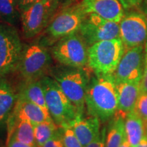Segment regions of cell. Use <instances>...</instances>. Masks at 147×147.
<instances>
[{"label":"cell","instance_id":"37","mask_svg":"<svg viewBox=\"0 0 147 147\" xmlns=\"http://www.w3.org/2000/svg\"><path fill=\"white\" fill-rule=\"evenodd\" d=\"M146 16H147V15H146Z\"/></svg>","mask_w":147,"mask_h":147},{"label":"cell","instance_id":"12","mask_svg":"<svg viewBox=\"0 0 147 147\" xmlns=\"http://www.w3.org/2000/svg\"><path fill=\"white\" fill-rule=\"evenodd\" d=\"M85 14L77 5L66 9L58 14L48 25L47 33L51 38L61 39L79 32Z\"/></svg>","mask_w":147,"mask_h":147},{"label":"cell","instance_id":"7","mask_svg":"<svg viewBox=\"0 0 147 147\" xmlns=\"http://www.w3.org/2000/svg\"><path fill=\"white\" fill-rule=\"evenodd\" d=\"M23 46L14 25H0V78L15 71Z\"/></svg>","mask_w":147,"mask_h":147},{"label":"cell","instance_id":"19","mask_svg":"<svg viewBox=\"0 0 147 147\" xmlns=\"http://www.w3.org/2000/svg\"><path fill=\"white\" fill-rule=\"evenodd\" d=\"M18 96L39 106L46 113L49 114L40 79L24 81L18 89Z\"/></svg>","mask_w":147,"mask_h":147},{"label":"cell","instance_id":"17","mask_svg":"<svg viewBox=\"0 0 147 147\" xmlns=\"http://www.w3.org/2000/svg\"><path fill=\"white\" fill-rule=\"evenodd\" d=\"M7 139L14 138L25 144L36 146L34 125L25 119H18L10 115L7 122Z\"/></svg>","mask_w":147,"mask_h":147},{"label":"cell","instance_id":"34","mask_svg":"<svg viewBox=\"0 0 147 147\" xmlns=\"http://www.w3.org/2000/svg\"><path fill=\"white\" fill-rule=\"evenodd\" d=\"M120 147H131V146L129 144V143L128 142V141H127V138H125L124 140V141L123 142L122 144H121Z\"/></svg>","mask_w":147,"mask_h":147},{"label":"cell","instance_id":"5","mask_svg":"<svg viewBox=\"0 0 147 147\" xmlns=\"http://www.w3.org/2000/svg\"><path fill=\"white\" fill-rule=\"evenodd\" d=\"M52 57L46 48L39 44L24 45L15 71L24 81L38 80L51 69Z\"/></svg>","mask_w":147,"mask_h":147},{"label":"cell","instance_id":"31","mask_svg":"<svg viewBox=\"0 0 147 147\" xmlns=\"http://www.w3.org/2000/svg\"><path fill=\"white\" fill-rule=\"evenodd\" d=\"M7 147H38L36 146H31V145L25 144L14 138H10L8 141H6Z\"/></svg>","mask_w":147,"mask_h":147},{"label":"cell","instance_id":"22","mask_svg":"<svg viewBox=\"0 0 147 147\" xmlns=\"http://www.w3.org/2000/svg\"><path fill=\"white\" fill-rule=\"evenodd\" d=\"M34 136L36 144L38 147H42L58 131L59 127L53 120L46 121L34 125Z\"/></svg>","mask_w":147,"mask_h":147},{"label":"cell","instance_id":"20","mask_svg":"<svg viewBox=\"0 0 147 147\" xmlns=\"http://www.w3.org/2000/svg\"><path fill=\"white\" fill-rule=\"evenodd\" d=\"M126 138L131 147H136L146 133L145 123L135 110L124 118Z\"/></svg>","mask_w":147,"mask_h":147},{"label":"cell","instance_id":"28","mask_svg":"<svg viewBox=\"0 0 147 147\" xmlns=\"http://www.w3.org/2000/svg\"><path fill=\"white\" fill-rule=\"evenodd\" d=\"M106 129H103L98 136L84 147H106Z\"/></svg>","mask_w":147,"mask_h":147},{"label":"cell","instance_id":"14","mask_svg":"<svg viewBox=\"0 0 147 147\" xmlns=\"http://www.w3.org/2000/svg\"><path fill=\"white\" fill-rule=\"evenodd\" d=\"M118 92V108L115 115L125 118L128 113L135 109L140 95V83L119 82L117 83Z\"/></svg>","mask_w":147,"mask_h":147},{"label":"cell","instance_id":"8","mask_svg":"<svg viewBox=\"0 0 147 147\" xmlns=\"http://www.w3.org/2000/svg\"><path fill=\"white\" fill-rule=\"evenodd\" d=\"M78 33L88 47L103 40L120 38L119 23L108 21L95 14H86Z\"/></svg>","mask_w":147,"mask_h":147},{"label":"cell","instance_id":"10","mask_svg":"<svg viewBox=\"0 0 147 147\" xmlns=\"http://www.w3.org/2000/svg\"><path fill=\"white\" fill-rule=\"evenodd\" d=\"M144 45L127 49L113 75L116 82L140 83L144 68Z\"/></svg>","mask_w":147,"mask_h":147},{"label":"cell","instance_id":"32","mask_svg":"<svg viewBox=\"0 0 147 147\" xmlns=\"http://www.w3.org/2000/svg\"><path fill=\"white\" fill-rule=\"evenodd\" d=\"M136 147H147V134L145 133V135L143 137V138L141 140L138 145Z\"/></svg>","mask_w":147,"mask_h":147},{"label":"cell","instance_id":"15","mask_svg":"<svg viewBox=\"0 0 147 147\" xmlns=\"http://www.w3.org/2000/svg\"><path fill=\"white\" fill-rule=\"evenodd\" d=\"M100 123L97 117L89 115L84 118L82 115L78 116L69 126L84 147L94 140L100 134Z\"/></svg>","mask_w":147,"mask_h":147},{"label":"cell","instance_id":"25","mask_svg":"<svg viewBox=\"0 0 147 147\" xmlns=\"http://www.w3.org/2000/svg\"><path fill=\"white\" fill-rule=\"evenodd\" d=\"M134 110L142 119L144 123H147V93L140 94Z\"/></svg>","mask_w":147,"mask_h":147},{"label":"cell","instance_id":"35","mask_svg":"<svg viewBox=\"0 0 147 147\" xmlns=\"http://www.w3.org/2000/svg\"><path fill=\"white\" fill-rule=\"evenodd\" d=\"M145 130H146V133L147 134V123H145Z\"/></svg>","mask_w":147,"mask_h":147},{"label":"cell","instance_id":"1","mask_svg":"<svg viewBox=\"0 0 147 147\" xmlns=\"http://www.w3.org/2000/svg\"><path fill=\"white\" fill-rule=\"evenodd\" d=\"M89 115L101 123L109 121L118 108V92L113 74L95 75L90 78L85 98Z\"/></svg>","mask_w":147,"mask_h":147},{"label":"cell","instance_id":"3","mask_svg":"<svg viewBox=\"0 0 147 147\" xmlns=\"http://www.w3.org/2000/svg\"><path fill=\"white\" fill-rule=\"evenodd\" d=\"M125 51L120 38L96 42L88 49V68L95 75L113 74Z\"/></svg>","mask_w":147,"mask_h":147},{"label":"cell","instance_id":"24","mask_svg":"<svg viewBox=\"0 0 147 147\" xmlns=\"http://www.w3.org/2000/svg\"><path fill=\"white\" fill-rule=\"evenodd\" d=\"M62 131V137L65 147H84L68 124L59 127Z\"/></svg>","mask_w":147,"mask_h":147},{"label":"cell","instance_id":"9","mask_svg":"<svg viewBox=\"0 0 147 147\" xmlns=\"http://www.w3.org/2000/svg\"><path fill=\"white\" fill-rule=\"evenodd\" d=\"M120 39L125 50L147 42V16L138 12L125 14L119 22Z\"/></svg>","mask_w":147,"mask_h":147},{"label":"cell","instance_id":"4","mask_svg":"<svg viewBox=\"0 0 147 147\" xmlns=\"http://www.w3.org/2000/svg\"><path fill=\"white\" fill-rule=\"evenodd\" d=\"M49 115L59 127L69 125L78 115L76 108L58 84L49 76L40 78Z\"/></svg>","mask_w":147,"mask_h":147},{"label":"cell","instance_id":"6","mask_svg":"<svg viewBox=\"0 0 147 147\" xmlns=\"http://www.w3.org/2000/svg\"><path fill=\"white\" fill-rule=\"evenodd\" d=\"M88 49L78 32L59 40L52 47L51 55L62 65L86 68L88 67Z\"/></svg>","mask_w":147,"mask_h":147},{"label":"cell","instance_id":"11","mask_svg":"<svg viewBox=\"0 0 147 147\" xmlns=\"http://www.w3.org/2000/svg\"><path fill=\"white\" fill-rule=\"evenodd\" d=\"M53 6L38 0L34 4L21 12L22 30L26 38L38 35L49 23Z\"/></svg>","mask_w":147,"mask_h":147},{"label":"cell","instance_id":"2","mask_svg":"<svg viewBox=\"0 0 147 147\" xmlns=\"http://www.w3.org/2000/svg\"><path fill=\"white\" fill-rule=\"evenodd\" d=\"M87 68H76L63 65L51 68L49 74L76 108L78 115L82 116L86 108L85 98L90 76Z\"/></svg>","mask_w":147,"mask_h":147},{"label":"cell","instance_id":"23","mask_svg":"<svg viewBox=\"0 0 147 147\" xmlns=\"http://www.w3.org/2000/svg\"><path fill=\"white\" fill-rule=\"evenodd\" d=\"M15 0H0V18L5 23L14 25L21 18Z\"/></svg>","mask_w":147,"mask_h":147},{"label":"cell","instance_id":"36","mask_svg":"<svg viewBox=\"0 0 147 147\" xmlns=\"http://www.w3.org/2000/svg\"><path fill=\"white\" fill-rule=\"evenodd\" d=\"M0 147H3L2 146H1V144H0Z\"/></svg>","mask_w":147,"mask_h":147},{"label":"cell","instance_id":"26","mask_svg":"<svg viewBox=\"0 0 147 147\" xmlns=\"http://www.w3.org/2000/svg\"><path fill=\"white\" fill-rule=\"evenodd\" d=\"M140 94L147 93V42L144 45V68L142 78L140 82Z\"/></svg>","mask_w":147,"mask_h":147},{"label":"cell","instance_id":"30","mask_svg":"<svg viewBox=\"0 0 147 147\" xmlns=\"http://www.w3.org/2000/svg\"><path fill=\"white\" fill-rule=\"evenodd\" d=\"M124 9H131L138 6L142 0H119Z\"/></svg>","mask_w":147,"mask_h":147},{"label":"cell","instance_id":"27","mask_svg":"<svg viewBox=\"0 0 147 147\" xmlns=\"http://www.w3.org/2000/svg\"><path fill=\"white\" fill-rule=\"evenodd\" d=\"M42 147H65L60 127L53 136L49 139Z\"/></svg>","mask_w":147,"mask_h":147},{"label":"cell","instance_id":"33","mask_svg":"<svg viewBox=\"0 0 147 147\" xmlns=\"http://www.w3.org/2000/svg\"><path fill=\"white\" fill-rule=\"evenodd\" d=\"M41 1L45 3H47V4L51 5V6H54L55 5V1H56L57 0H41Z\"/></svg>","mask_w":147,"mask_h":147},{"label":"cell","instance_id":"21","mask_svg":"<svg viewBox=\"0 0 147 147\" xmlns=\"http://www.w3.org/2000/svg\"><path fill=\"white\" fill-rule=\"evenodd\" d=\"M110 121L106 134V147H120L126 138L125 119L115 115Z\"/></svg>","mask_w":147,"mask_h":147},{"label":"cell","instance_id":"16","mask_svg":"<svg viewBox=\"0 0 147 147\" xmlns=\"http://www.w3.org/2000/svg\"><path fill=\"white\" fill-rule=\"evenodd\" d=\"M11 115L16 118L28 121L33 125L53 120L49 114L46 113L39 106L19 97H18Z\"/></svg>","mask_w":147,"mask_h":147},{"label":"cell","instance_id":"18","mask_svg":"<svg viewBox=\"0 0 147 147\" xmlns=\"http://www.w3.org/2000/svg\"><path fill=\"white\" fill-rule=\"evenodd\" d=\"M18 93L5 77L0 78V131L5 125L18 100Z\"/></svg>","mask_w":147,"mask_h":147},{"label":"cell","instance_id":"29","mask_svg":"<svg viewBox=\"0 0 147 147\" xmlns=\"http://www.w3.org/2000/svg\"><path fill=\"white\" fill-rule=\"evenodd\" d=\"M16 5L20 12L26 10L31 5L34 4L38 0H15Z\"/></svg>","mask_w":147,"mask_h":147},{"label":"cell","instance_id":"13","mask_svg":"<svg viewBox=\"0 0 147 147\" xmlns=\"http://www.w3.org/2000/svg\"><path fill=\"white\" fill-rule=\"evenodd\" d=\"M84 14H95L108 21L119 23L124 13V8L119 0H82L77 5Z\"/></svg>","mask_w":147,"mask_h":147}]
</instances>
